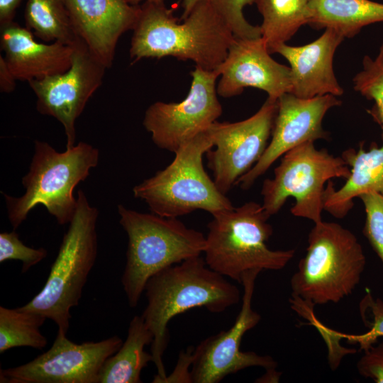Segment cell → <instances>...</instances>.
I'll use <instances>...</instances> for the list:
<instances>
[{"label":"cell","mask_w":383,"mask_h":383,"mask_svg":"<svg viewBox=\"0 0 383 383\" xmlns=\"http://www.w3.org/2000/svg\"><path fill=\"white\" fill-rule=\"evenodd\" d=\"M234 38L210 1L196 5L181 23L165 4L143 2L133 29L130 57L135 63L143 58L170 56L215 70Z\"/></svg>","instance_id":"obj_1"},{"label":"cell","mask_w":383,"mask_h":383,"mask_svg":"<svg viewBox=\"0 0 383 383\" xmlns=\"http://www.w3.org/2000/svg\"><path fill=\"white\" fill-rule=\"evenodd\" d=\"M144 291L148 304L141 316L154 337L150 353L157 369L155 383L164 382L167 377L162 359L169 341L170 321L196 307L223 312L238 303L240 295L236 286L211 270L200 256L157 272L148 280Z\"/></svg>","instance_id":"obj_2"},{"label":"cell","mask_w":383,"mask_h":383,"mask_svg":"<svg viewBox=\"0 0 383 383\" xmlns=\"http://www.w3.org/2000/svg\"><path fill=\"white\" fill-rule=\"evenodd\" d=\"M365 265L363 248L352 231L334 222L314 223L290 280L292 296L311 306L338 303L359 284Z\"/></svg>","instance_id":"obj_3"},{"label":"cell","mask_w":383,"mask_h":383,"mask_svg":"<svg viewBox=\"0 0 383 383\" xmlns=\"http://www.w3.org/2000/svg\"><path fill=\"white\" fill-rule=\"evenodd\" d=\"M118 212L128 235L121 284L130 307L135 308L150 277L169 266L200 256L206 237L177 218L140 213L121 204Z\"/></svg>","instance_id":"obj_4"},{"label":"cell","mask_w":383,"mask_h":383,"mask_svg":"<svg viewBox=\"0 0 383 383\" xmlns=\"http://www.w3.org/2000/svg\"><path fill=\"white\" fill-rule=\"evenodd\" d=\"M99 150L84 142L57 152L46 142L35 140L28 172L22 178L26 189L20 197L3 193L13 230L37 205H43L60 225L70 223L77 209L73 191L98 165Z\"/></svg>","instance_id":"obj_5"},{"label":"cell","mask_w":383,"mask_h":383,"mask_svg":"<svg viewBox=\"0 0 383 383\" xmlns=\"http://www.w3.org/2000/svg\"><path fill=\"white\" fill-rule=\"evenodd\" d=\"M213 147L211 126L182 145L173 161L133 189L152 213L177 218L196 210L212 216L234 206L208 175L203 156Z\"/></svg>","instance_id":"obj_6"},{"label":"cell","mask_w":383,"mask_h":383,"mask_svg":"<svg viewBox=\"0 0 383 383\" xmlns=\"http://www.w3.org/2000/svg\"><path fill=\"white\" fill-rule=\"evenodd\" d=\"M270 217L254 201L218 213L207 227L205 261L218 274L241 284L252 270H282L295 255V250H272L267 241L273 233Z\"/></svg>","instance_id":"obj_7"},{"label":"cell","mask_w":383,"mask_h":383,"mask_svg":"<svg viewBox=\"0 0 383 383\" xmlns=\"http://www.w3.org/2000/svg\"><path fill=\"white\" fill-rule=\"evenodd\" d=\"M99 211L79 190L74 216L65 233L57 255L42 289L21 309L54 321L57 334L66 335L97 254L96 221Z\"/></svg>","instance_id":"obj_8"},{"label":"cell","mask_w":383,"mask_h":383,"mask_svg":"<svg viewBox=\"0 0 383 383\" xmlns=\"http://www.w3.org/2000/svg\"><path fill=\"white\" fill-rule=\"evenodd\" d=\"M350 174V167L341 156L316 149L314 142L302 143L284 153L274 177L263 182L262 208L270 217L292 197L293 216L318 223L323 221L326 184L333 178L347 179Z\"/></svg>","instance_id":"obj_9"},{"label":"cell","mask_w":383,"mask_h":383,"mask_svg":"<svg viewBox=\"0 0 383 383\" xmlns=\"http://www.w3.org/2000/svg\"><path fill=\"white\" fill-rule=\"evenodd\" d=\"M192 82L180 102L156 101L146 109L143 121L153 143L175 152L182 145L208 129L222 113L216 80L219 74L199 67L190 73Z\"/></svg>","instance_id":"obj_10"},{"label":"cell","mask_w":383,"mask_h":383,"mask_svg":"<svg viewBox=\"0 0 383 383\" xmlns=\"http://www.w3.org/2000/svg\"><path fill=\"white\" fill-rule=\"evenodd\" d=\"M277 112V100L269 97L252 116L211 126L213 147L206 153L209 168L218 189L226 194L260 159L268 145Z\"/></svg>","instance_id":"obj_11"},{"label":"cell","mask_w":383,"mask_h":383,"mask_svg":"<svg viewBox=\"0 0 383 383\" xmlns=\"http://www.w3.org/2000/svg\"><path fill=\"white\" fill-rule=\"evenodd\" d=\"M70 45L72 65L66 72L28 82L37 99V111L63 126L66 148L74 146L76 121L102 84L107 69L78 37Z\"/></svg>","instance_id":"obj_12"},{"label":"cell","mask_w":383,"mask_h":383,"mask_svg":"<svg viewBox=\"0 0 383 383\" xmlns=\"http://www.w3.org/2000/svg\"><path fill=\"white\" fill-rule=\"evenodd\" d=\"M260 272L252 270L243 274V303L233 325L228 330L204 340L194 349L190 372L192 382L216 383L248 367H261L268 370L277 366L271 356L240 350L245 333L261 320V316L252 308L255 280Z\"/></svg>","instance_id":"obj_13"},{"label":"cell","mask_w":383,"mask_h":383,"mask_svg":"<svg viewBox=\"0 0 383 383\" xmlns=\"http://www.w3.org/2000/svg\"><path fill=\"white\" fill-rule=\"evenodd\" d=\"M123 340L117 335L77 344L57 334L50 348L23 365L0 370L1 383H99L104 362Z\"/></svg>","instance_id":"obj_14"},{"label":"cell","mask_w":383,"mask_h":383,"mask_svg":"<svg viewBox=\"0 0 383 383\" xmlns=\"http://www.w3.org/2000/svg\"><path fill=\"white\" fill-rule=\"evenodd\" d=\"M340 104L332 94L310 99L299 98L291 93L282 95L277 99L271 140L260 159L240 177L237 185L248 189L289 150L306 142L328 140L329 134L323 128V119L328 111Z\"/></svg>","instance_id":"obj_15"},{"label":"cell","mask_w":383,"mask_h":383,"mask_svg":"<svg viewBox=\"0 0 383 383\" xmlns=\"http://www.w3.org/2000/svg\"><path fill=\"white\" fill-rule=\"evenodd\" d=\"M262 37L234 38L223 62L216 69L219 74L216 86L221 97L240 94L245 88L265 91L277 100L292 91L291 69L275 61Z\"/></svg>","instance_id":"obj_16"},{"label":"cell","mask_w":383,"mask_h":383,"mask_svg":"<svg viewBox=\"0 0 383 383\" xmlns=\"http://www.w3.org/2000/svg\"><path fill=\"white\" fill-rule=\"evenodd\" d=\"M75 36L107 69L113 62L121 36L133 30L140 6L126 0H65Z\"/></svg>","instance_id":"obj_17"},{"label":"cell","mask_w":383,"mask_h":383,"mask_svg":"<svg viewBox=\"0 0 383 383\" xmlns=\"http://www.w3.org/2000/svg\"><path fill=\"white\" fill-rule=\"evenodd\" d=\"M344 39L338 31L326 28L309 44L291 46L283 43L274 49L273 53L280 54L290 65L291 94L302 99L343 95V89L335 77L333 62L335 50Z\"/></svg>","instance_id":"obj_18"},{"label":"cell","mask_w":383,"mask_h":383,"mask_svg":"<svg viewBox=\"0 0 383 383\" xmlns=\"http://www.w3.org/2000/svg\"><path fill=\"white\" fill-rule=\"evenodd\" d=\"M1 49L5 61L17 80L40 79L63 73L72 65L71 45L55 41L38 43L33 33L13 21L0 26Z\"/></svg>","instance_id":"obj_19"},{"label":"cell","mask_w":383,"mask_h":383,"mask_svg":"<svg viewBox=\"0 0 383 383\" xmlns=\"http://www.w3.org/2000/svg\"><path fill=\"white\" fill-rule=\"evenodd\" d=\"M341 157L350 174L339 189L328 182L323 196L324 210L338 218L348 214L355 198L369 192L383 194V145L379 147L372 143L366 150L361 143L357 150L349 148Z\"/></svg>","instance_id":"obj_20"},{"label":"cell","mask_w":383,"mask_h":383,"mask_svg":"<svg viewBox=\"0 0 383 383\" xmlns=\"http://www.w3.org/2000/svg\"><path fill=\"white\" fill-rule=\"evenodd\" d=\"M308 24L315 29L331 28L351 38L362 28L383 22V4L371 0H311Z\"/></svg>","instance_id":"obj_21"},{"label":"cell","mask_w":383,"mask_h":383,"mask_svg":"<svg viewBox=\"0 0 383 383\" xmlns=\"http://www.w3.org/2000/svg\"><path fill=\"white\" fill-rule=\"evenodd\" d=\"M153 334L142 316L131 321L126 339L116 353L104 363L99 383H140L142 370L153 362L152 355L144 348L153 340Z\"/></svg>","instance_id":"obj_22"},{"label":"cell","mask_w":383,"mask_h":383,"mask_svg":"<svg viewBox=\"0 0 383 383\" xmlns=\"http://www.w3.org/2000/svg\"><path fill=\"white\" fill-rule=\"evenodd\" d=\"M311 0H255L262 16V38L269 52L287 40L304 25L308 24Z\"/></svg>","instance_id":"obj_23"},{"label":"cell","mask_w":383,"mask_h":383,"mask_svg":"<svg viewBox=\"0 0 383 383\" xmlns=\"http://www.w3.org/2000/svg\"><path fill=\"white\" fill-rule=\"evenodd\" d=\"M24 18L26 27L45 43L70 45L75 39L65 0H28Z\"/></svg>","instance_id":"obj_24"},{"label":"cell","mask_w":383,"mask_h":383,"mask_svg":"<svg viewBox=\"0 0 383 383\" xmlns=\"http://www.w3.org/2000/svg\"><path fill=\"white\" fill-rule=\"evenodd\" d=\"M47 318L38 313L18 307L0 306V353L17 347L42 350L47 338L40 328Z\"/></svg>","instance_id":"obj_25"},{"label":"cell","mask_w":383,"mask_h":383,"mask_svg":"<svg viewBox=\"0 0 383 383\" xmlns=\"http://www.w3.org/2000/svg\"><path fill=\"white\" fill-rule=\"evenodd\" d=\"M353 82L356 91L374 102L367 113L379 126L383 138V41L374 58L364 56L362 68L353 77Z\"/></svg>","instance_id":"obj_26"},{"label":"cell","mask_w":383,"mask_h":383,"mask_svg":"<svg viewBox=\"0 0 383 383\" xmlns=\"http://www.w3.org/2000/svg\"><path fill=\"white\" fill-rule=\"evenodd\" d=\"M360 313L364 325L368 330L360 335L340 334V337L346 338L350 343H357L362 351L367 350L377 340L383 337V301L374 298L367 290L360 303Z\"/></svg>","instance_id":"obj_27"},{"label":"cell","mask_w":383,"mask_h":383,"mask_svg":"<svg viewBox=\"0 0 383 383\" xmlns=\"http://www.w3.org/2000/svg\"><path fill=\"white\" fill-rule=\"evenodd\" d=\"M365 211L363 235L383 266V194L369 192L359 196Z\"/></svg>","instance_id":"obj_28"},{"label":"cell","mask_w":383,"mask_h":383,"mask_svg":"<svg viewBox=\"0 0 383 383\" xmlns=\"http://www.w3.org/2000/svg\"><path fill=\"white\" fill-rule=\"evenodd\" d=\"M255 0H210L215 9L228 25L233 35L239 38L262 37L260 26L250 24L245 18L243 9Z\"/></svg>","instance_id":"obj_29"},{"label":"cell","mask_w":383,"mask_h":383,"mask_svg":"<svg viewBox=\"0 0 383 383\" xmlns=\"http://www.w3.org/2000/svg\"><path fill=\"white\" fill-rule=\"evenodd\" d=\"M47 255L48 251L43 248L35 249L23 244L14 231L0 233L1 263L11 260H20L23 262L21 272L25 273Z\"/></svg>","instance_id":"obj_30"},{"label":"cell","mask_w":383,"mask_h":383,"mask_svg":"<svg viewBox=\"0 0 383 383\" xmlns=\"http://www.w3.org/2000/svg\"><path fill=\"white\" fill-rule=\"evenodd\" d=\"M356 366L362 377L383 383V341L364 350Z\"/></svg>","instance_id":"obj_31"},{"label":"cell","mask_w":383,"mask_h":383,"mask_svg":"<svg viewBox=\"0 0 383 383\" xmlns=\"http://www.w3.org/2000/svg\"><path fill=\"white\" fill-rule=\"evenodd\" d=\"M194 348H191L182 355L181 353L178 364L173 372L167 376L164 382H192L191 372H188L189 365L192 364V353Z\"/></svg>","instance_id":"obj_32"},{"label":"cell","mask_w":383,"mask_h":383,"mask_svg":"<svg viewBox=\"0 0 383 383\" xmlns=\"http://www.w3.org/2000/svg\"><path fill=\"white\" fill-rule=\"evenodd\" d=\"M17 79L8 67L4 57L0 55V91L9 94L16 89Z\"/></svg>","instance_id":"obj_33"},{"label":"cell","mask_w":383,"mask_h":383,"mask_svg":"<svg viewBox=\"0 0 383 383\" xmlns=\"http://www.w3.org/2000/svg\"><path fill=\"white\" fill-rule=\"evenodd\" d=\"M22 0H0V26L14 21L16 11Z\"/></svg>","instance_id":"obj_34"},{"label":"cell","mask_w":383,"mask_h":383,"mask_svg":"<svg viewBox=\"0 0 383 383\" xmlns=\"http://www.w3.org/2000/svg\"><path fill=\"white\" fill-rule=\"evenodd\" d=\"M204 1H210V0H183L182 3V7L183 11H182L181 19L184 20V18H186L189 16V14L191 13V11L193 10V9L195 7L196 5Z\"/></svg>","instance_id":"obj_35"},{"label":"cell","mask_w":383,"mask_h":383,"mask_svg":"<svg viewBox=\"0 0 383 383\" xmlns=\"http://www.w3.org/2000/svg\"><path fill=\"white\" fill-rule=\"evenodd\" d=\"M131 5H139L140 2H152L156 4H165V0H126Z\"/></svg>","instance_id":"obj_36"}]
</instances>
